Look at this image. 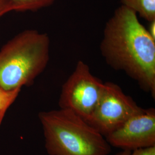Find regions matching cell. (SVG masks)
I'll use <instances>...</instances> for the list:
<instances>
[{
	"label": "cell",
	"instance_id": "obj_13",
	"mask_svg": "<svg viewBox=\"0 0 155 155\" xmlns=\"http://www.w3.org/2000/svg\"><path fill=\"white\" fill-rule=\"evenodd\" d=\"M132 153V151L130 150H122L121 152H120L116 155H130Z\"/></svg>",
	"mask_w": 155,
	"mask_h": 155
},
{
	"label": "cell",
	"instance_id": "obj_2",
	"mask_svg": "<svg viewBox=\"0 0 155 155\" xmlns=\"http://www.w3.org/2000/svg\"><path fill=\"white\" fill-rule=\"evenodd\" d=\"M45 147L50 155H109L105 137L74 111L60 108L41 111Z\"/></svg>",
	"mask_w": 155,
	"mask_h": 155
},
{
	"label": "cell",
	"instance_id": "obj_3",
	"mask_svg": "<svg viewBox=\"0 0 155 155\" xmlns=\"http://www.w3.org/2000/svg\"><path fill=\"white\" fill-rule=\"evenodd\" d=\"M47 33L27 29L0 49V85L8 90L32 85L45 71L50 59Z\"/></svg>",
	"mask_w": 155,
	"mask_h": 155
},
{
	"label": "cell",
	"instance_id": "obj_8",
	"mask_svg": "<svg viewBox=\"0 0 155 155\" xmlns=\"http://www.w3.org/2000/svg\"><path fill=\"white\" fill-rule=\"evenodd\" d=\"M56 0H6L10 12H35L52 5Z\"/></svg>",
	"mask_w": 155,
	"mask_h": 155
},
{
	"label": "cell",
	"instance_id": "obj_6",
	"mask_svg": "<svg viewBox=\"0 0 155 155\" xmlns=\"http://www.w3.org/2000/svg\"><path fill=\"white\" fill-rule=\"evenodd\" d=\"M105 138L111 147L122 150L155 147V109H143Z\"/></svg>",
	"mask_w": 155,
	"mask_h": 155
},
{
	"label": "cell",
	"instance_id": "obj_5",
	"mask_svg": "<svg viewBox=\"0 0 155 155\" xmlns=\"http://www.w3.org/2000/svg\"><path fill=\"white\" fill-rule=\"evenodd\" d=\"M143 109L118 85L108 82L104 83L97 105L86 121L106 137Z\"/></svg>",
	"mask_w": 155,
	"mask_h": 155
},
{
	"label": "cell",
	"instance_id": "obj_4",
	"mask_svg": "<svg viewBox=\"0 0 155 155\" xmlns=\"http://www.w3.org/2000/svg\"><path fill=\"white\" fill-rule=\"evenodd\" d=\"M104 87V83L91 74L89 66L79 61L62 86L59 106L87 121L97 105Z\"/></svg>",
	"mask_w": 155,
	"mask_h": 155
},
{
	"label": "cell",
	"instance_id": "obj_7",
	"mask_svg": "<svg viewBox=\"0 0 155 155\" xmlns=\"http://www.w3.org/2000/svg\"><path fill=\"white\" fill-rule=\"evenodd\" d=\"M122 5L136 13L148 22L155 20V0H120Z\"/></svg>",
	"mask_w": 155,
	"mask_h": 155
},
{
	"label": "cell",
	"instance_id": "obj_10",
	"mask_svg": "<svg viewBox=\"0 0 155 155\" xmlns=\"http://www.w3.org/2000/svg\"><path fill=\"white\" fill-rule=\"evenodd\" d=\"M130 155H155V147L133 150Z\"/></svg>",
	"mask_w": 155,
	"mask_h": 155
},
{
	"label": "cell",
	"instance_id": "obj_11",
	"mask_svg": "<svg viewBox=\"0 0 155 155\" xmlns=\"http://www.w3.org/2000/svg\"><path fill=\"white\" fill-rule=\"evenodd\" d=\"M8 12H10V11L6 0H0V18Z\"/></svg>",
	"mask_w": 155,
	"mask_h": 155
},
{
	"label": "cell",
	"instance_id": "obj_12",
	"mask_svg": "<svg viewBox=\"0 0 155 155\" xmlns=\"http://www.w3.org/2000/svg\"><path fill=\"white\" fill-rule=\"evenodd\" d=\"M150 28L148 29L149 32H150V35L155 39V20L153 21L152 22H150Z\"/></svg>",
	"mask_w": 155,
	"mask_h": 155
},
{
	"label": "cell",
	"instance_id": "obj_9",
	"mask_svg": "<svg viewBox=\"0 0 155 155\" xmlns=\"http://www.w3.org/2000/svg\"><path fill=\"white\" fill-rule=\"evenodd\" d=\"M21 89L8 90L0 85V125L6 113L18 96Z\"/></svg>",
	"mask_w": 155,
	"mask_h": 155
},
{
	"label": "cell",
	"instance_id": "obj_1",
	"mask_svg": "<svg viewBox=\"0 0 155 155\" xmlns=\"http://www.w3.org/2000/svg\"><path fill=\"white\" fill-rule=\"evenodd\" d=\"M106 63L126 73L155 97V39L125 6L117 8L106 24L100 45Z\"/></svg>",
	"mask_w": 155,
	"mask_h": 155
}]
</instances>
